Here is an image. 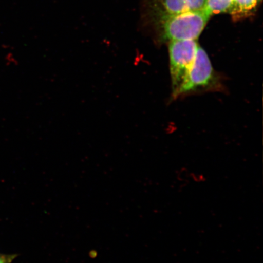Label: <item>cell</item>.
Masks as SVG:
<instances>
[{
	"label": "cell",
	"mask_w": 263,
	"mask_h": 263,
	"mask_svg": "<svg viewBox=\"0 0 263 263\" xmlns=\"http://www.w3.org/2000/svg\"><path fill=\"white\" fill-rule=\"evenodd\" d=\"M222 84L206 51L200 46L195 61L185 80L173 98L206 91L220 90Z\"/></svg>",
	"instance_id": "1"
},
{
	"label": "cell",
	"mask_w": 263,
	"mask_h": 263,
	"mask_svg": "<svg viewBox=\"0 0 263 263\" xmlns=\"http://www.w3.org/2000/svg\"><path fill=\"white\" fill-rule=\"evenodd\" d=\"M210 15L203 11L185 12L164 15L163 28L164 38L172 41L197 40L208 22Z\"/></svg>",
	"instance_id": "2"
},
{
	"label": "cell",
	"mask_w": 263,
	"mask_h": 263,
	"mask_svg": "<svg viewBox=\"0 0 263 263\" xmlns=\"http://www.w3.org/2000/svg\"><path fill=\"white\" fill-rule=\"evenodd\" d=\"M199 47L196 40L170 41L169 55L173 98L192 67Z\"/></svg>",
	"instance_id": "3"
},
{
	"label": "cell",
	"mask_w": 263,
	"mask_h": 263,
	"mask_svg": "<svg viewBox=\"0 0 263 263\" xmlns=\"http://www.w3.org/2000/svg\"><path fill=\"white\" fill-rule=\"evenodd\" d=\"M207 2L208 0H162L163 7L167 15L204 11Z\"/></svg>",
	"instance_id": "4"
},
{
	"label": "cell",
	"mask_w": 263,
	"mask_h": 263,
	"mask_svg": "<svg viewBox=\"0 0 263 263\" xmlns=\"http://www.w3.org/2000/svg\"><path fill=\"white\" fill-rule=\"evenodd\" d=\"M261 0H232L229 11L234 21L248 17L254 14L256 6Z\"/></svg>",
	"instance_id": "5"
},
{
	"label": "cell",
	"mask_w": 263,
	"mask_h": 263,
	"mask_svg": "<svg viewBox=\"0 0 263 263\" xmlns=\"http://www.w3.org/2000/svg\"><path fill=\"white\" fill-rule=\"evenodd\" d=\"M232 0H208L206 11L211 15L228 12Z\"/></svg>",
	"instance_id": "6"
},
{
	"label": "cell",
	"mask_w": 263,
	"mask_h": 263,
	"mask_svg": "<svg viewBox=\"0 0 263 263\" xmlns=\"http://www.w3.org/2000/svg\"><path fill=\"white\" fill-rule=\"evenodd\" d=\"M16 255H5L0 254V263H11L15 258Z\"/></svg>",
	"instance_id": "7"
}]
</instances>
